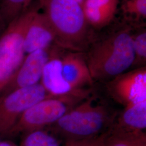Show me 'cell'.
<instances>
[{
    "label": "cell",
    "instance_id": "cell-1",
    "mask_svg": "<svg viewBox=\"0 0 146 146\" xmlns=\"http://www.w3.org/2000/svg\"><path fill=\"white\" fill-rule=\"evenodd\" d=\"M120 110L94 91L46 129L63 143L93 138L108 132Z\"/></svg>",
    "mask_w": 146,
    "mask_h": 146
},
{
    "label": "cell",
    "instance_id": "cell-2",
    "mask_svg": "<svg viewBox=\"0 0 146 146\" xmlns=\"http://www.w3.org/2000/svg\"><path fill=\"white\" fill-rule=\"evenodd\" d=\"M84 54L95 84H104L127 72L134 59L131 27H124L103 36L95 37Z\"/></svg>",
    "mask_w": 146,
    "mask_h": 146
},
{
    "label": "cell",
    "instance_id": "cell-3",
    "mask_svg": "<svg viewBox=\"0 0 146 146\" xmlns=\"http://www.w3.org/2000/svg\"><path fill=\"white\" fill-rule=\"evenodd\" d=\"M38 5L54 31L55 44L66 50L86 52L96 36L82 5L75 0H38Z\"/></svg>",
    "mask_w": 146,
    "mask_h": 146
},
{
    "label": "cell",
    "instance_id": "cell-4",
    "mask_svg": "<svg viewBox=\"0 0 146 146\" xmlns=\"http://www.w3.org/2000/svg\"><path fill=\"white\" fill-rule=\"evenodd\" d=\"M94 90V88L80 90L71 94L51 96L43 100L23 112L7 135H24L32 131L47 128L56 122Z\"/></svg>",
    "mask_w": 146,
    "mask_h": 146
},
{
    "label": "cell",
    "instance_id": "cell-5",
    "mask_svg": "<svg viewBox=\"0 0 146 146\" xmlns=\"http://www.w3.org/2000/svg\"><path fill=\"white\" fill-rule=\"evenodd\" d=\"M37 8H28L7 27L0 36V93L13 78L26 55L24 38Z\"/></svg>",
    "mask_w": 146,
    "mask_h": 146
},
{
    "label": "cell",
    "instance_id": "cell-6",
    "mask_svg": "<svg viewBox=\"0 0 146 146\" xmlns=\"http://www.w3.org/2000/svg\"><path fill=\"white\" fill-rule=\"evenodd\" d=\"M51 96L40 82L0 96V134L7 135L23 112Z\"/></svg>",
    "mask_w": 146,
    "mask_h": 146
},
{
    "label": "cell",
    "instance_id": "cell-7",
    "mask_svg": "<svg viewBox=\"0 0 146 146\" xmlns=\"http://www.w3.org/2000/svg\"><path fill=\"white\" fill-rule=\"evenodd\" d=\"M107 97L123 107L146 100V67L131 69L104 83Z\"/></svg>",
    "mask_w": 146,
    "mask_h": 146
},
{
    "label": "cell",
    "instance_id": "cell-8",
    "mask_svg": "<svg viewBox=\"0 0 146 146\" xmlns=\"http://www.w3.org/2000/svg\"><path fill=\"white\" fill-rule=\"evenodd\" d=\"M56 44L46 49L37 50L26 55L20 67L0 93L5 95L18 89L40 82L43 68L52 55Z\"/></svg>",
    "mask_w": 146,
    "mask_h": 146
},
{
    "label": "cell",
    "instance_id": "cell-9",
    "mask_svg": "<svg viewBox=\"0 0 146 146\" xmlns=\"http://www.w3.org/2000/svg\"><path fill=\"white\" fill-rule=\"evenodd\" d=\"M64 78L75 90L94 88V82L83 52L64 49L61 55Z\"/></svg>",
    "mask_w": 146,
    "mask_h": 146
},
{
    "label": "cell",
    "instance_id": "cell-10",
    "mask_svg": "<svg viewBox=\"0 0 146 146\" xmlns=\"http://www.w3.org/2000/svg\"><path fill=\"white\" fill-rule=\"evenodd\" d=\"M55 41V32L47 16L37 11L25 34L23 48L26 54L51 47Z\"/></svg>",
    "mask_w": 146,
    "mask_h": 146
},
{
    "label": "cell",
    "instance_id": "cell-11",
    "mask_svg": "<svg viewBox=\"0 0 146 146\" xmlns=\"http://www.w3.org/2000/svg\"><path fill=\"white\" fill-rule=\"evenodd\" d=\"M63 50L56 45L42 72L40 83L52 96L65 95L80 90L72 88L63 76L61 55Z\"/></svg>",
    "mask_w": 146,
    "mask_h": 146
},
{
    "label": "cell",
    "instance_id": "cell-12",
    "mask_svg": "<svg viewBox=\"0 0 146 146\" xmlns=\"http://www.w3.org/2000/svg\"><path fill=\"white\" fill-rule=\"evenodd\" d=\"M119 3L120 0H84L82 8L89 25L99 30L114 20Z\"/></svg>",
    "mask_w": 146,
    "mask_h": 146
},
{
    "label": "cell",
    "instance_id": "cell-13",
    "mask_svg": "<svg viewBox=\"0 0 146 146\" xmlns=\"http://www.w3.org/2000/svg\"><path fill=\"white\" fill-rule=\"evenodd\" d=\"M146 100L124 107L116 117L109 131L134 133L145 131Z\"/></svg>",
    "mask_w": 146,
    "mask_h": 146
},
{
    "label": "cell",
    "instance_id": "cell-14",
    "mask_svg": "<svg viewBox=\"0 0 146 146\" xmlns=\"http://www.w3.org/2000/svg\"><path fill=\"white\" fill-rule=\"evenodd\" d=\"M32 0H0V27L3 31L28 9Z\"/></svg>",
    "mask_w": 146,
    "mask_h": 146
},
{
    "label": "cell",
    "instance_id": "cell-15",
    "mask_svg": "<svg viewBox=\"0 0 146 146\" xmlns=\"http://www.w3.org/2000/svg\"><path fill=\"white\" fill-rule=\"evenodd\" d=\"M104 146H146V132L113 133L108 131Z\"/></svg>",
    "mask_w": 146,
    "mask_h": 146
},
{
    "label": "cell",
    "instance_id": "cell-16",
    "mask_svg": "<svg viewBox=\"0 0 146 146\" xmlns=\"http://www.w3.org/2000/svg\"><path fill=\"white\" fill-rule=\"evenodd\" d=\"M62 141L46 128L24 134L20 146H62Z\"/></svg>",
    "mask_w": 146,
    "mask_h": 146
},
{
    "label": "cell",
    "instance_id": "cell-17",
    "mask_svg": "<svg viewBox=\"0 0 146 146\" xmlns=\"http://www.w3.org/2000/svg\"><path fill=\"white\" fill-rule=\"evenodd\" d=\"M133 47L134 54V62L131 69L146 66V31L145 28H139L132 31Z\"/></svg>",
    "mask_w": 146,
    "mask_h": 146
},
{
    "label": "cell",
    "instance_id": "cell-18",
    "mask_svg": "<svg viewBox=\"0 0 146 146\" xmlns=\"http://www.w3.org/2000/svg\"><path fill=\"white\" fill-rule=\"evenodd\" d=\"M121 9L126 19L135 22L146 18V0H123Z\"/></svg>",
    "mask_w": 146,
    "mask_h": 146
},
{
    "label": "cell",
    "instance_id": "cell-19",
    "mask_svg": "<svg viewBox=\"0 0 146 146\" xmlns=\"http://www.w3.org/2000/svg\"><path fill=\"white\" fill-rule=\"evenodd\" d=\"M108 131L101 135L85 140L68 141L62 146H104Z\"/></svg>",
    "mask_w": 146,
    "mask_h": 146
},
{
    "label": "cell",
    "instance_id": "cell-20",
    "mask_svg": "<svg viewBox=\"0 0 146 146\" xmlns=\"http://www.w3.org/2000/svg\"><path fill=\"white\" fill-rule=\"evenodd\" d=\"M0 146H16L13 143L10 141H1Z\"/></svg>",
    "mask_w": 146,
    "mask_h": 146
},
{
    "label": "cell",
    "instance_id": "cell-21",
    "mask_svg": "<svg viewBox=\"0 0 146 146\" xmlns=\"http://www.w3.org/2000/svg\"><path fill=\"white\" fill-rule=\"evenodd\" d=\"M75 1H76V2H78V3H79L80 4H81V5H82L84 0H75Z\"/></svg>",
    "mask_w": 146,
    "mask_h": 146
},
{
    "label": "cell",
    "instance_id": "cell-22",
    "mask_svg": "<svg viewBox=\"0 0 146 146\" xmlns=\"http://www.w3.org/2000/svg\"><path fill=\"white\" fill-rule=\"evenodd\" d=\"M1 31V27H0V31Z\"/></svg>",
    "mask_w": 146,
    "mask_h": 146
},
{
    "label": "cell",
    "instance_id": "cell-23",
    "mask_svg": "<svg viewBox=\"0 0 146 146\" xmlns=\"http://www.w3.org/2000/svg\"><path fill=\"white\" fill-rule=\"evenodd\" d=\"M1 139H0V144H1Z\"/></svg>",
    "mask_w": 146,
    "mask_h": 146
}]
</instances>
